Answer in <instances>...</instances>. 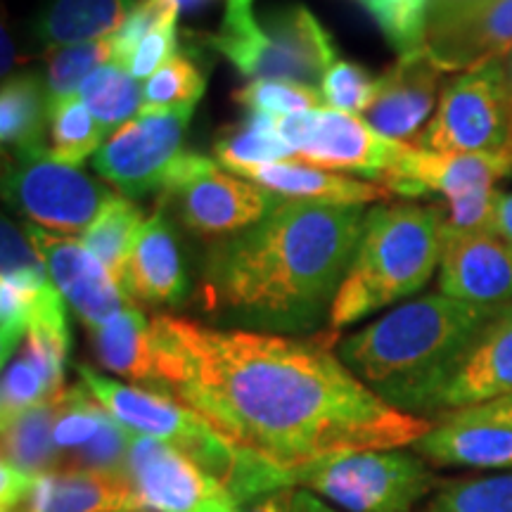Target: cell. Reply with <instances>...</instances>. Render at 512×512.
I'll return each instance as SVG.
<instances>
[{
	"instance_id": "obj_1",
	"label": "cell",
	"mask_w": 512,
	"mask_h": 512,
	"mask_svg": "<svg viewBox=\"0 0 512 512\" xmlns=\"http://www.w3.org/2000/svg\"><path fill=\"white\" fill-rule=\"evenodd\" d=\"M162 392L256 456L292 470L363 448H408L434 422L380 399L318 339L214 328L159 313Z\"/></svg>"
},
{
	"instance_id": "obj_2",
	"label": "cell",
	"mask_w": 512,
	"mask_h": 512,
	"mask_svg": "<svg viewBox=\"0 0 512 512\" xmlns=\"http://www.w3.org/2000/svg\"><path fill=\"white\" fill-rule=\"evenodd\" d=\"M363 207L283 200L266 219L214 242L202 309L242 330L294 335L330 318L366 226Z\"/></svg>"
},
{
	"instance_id": "obj_3",
	"label": "cell",
	"mask_w": 512,
	"mask_h": 512,
	"mask_svg": "<svg viewBox=\"0 0 512 512\" xmlns=\"http://www.w3.org/2000/svg\"><path fill=\"white\" fill-rule=\"evenodd\" d=\"M501 306L460 302L441 292L425 294L344 337L337 356L399 411L430 413V401L448 368Z\"/></svg>"
},
{
	"instance_id": "obj_4",
	"label": "cell",
	"mask_w": 512,
	"mask_h": 512,
	"mask_svg": "<svg viewBox=\"0 0 512 512\" xmlns=\"http://www.w3.org/2000/svg\"><path fill=\"white\" fill-rule=\"evenodd\" d=\"M441 242L439 204H375L332 302L330 328L342 330L420 292L439 271Z\"/></svg>"
},
{
	"instance_id": "obj_5",
	"label": "cell",
	"mask_w": 512,
	"mask_h": 512,
	"mask_svg": "<svg viewBox=\"0 0 512 512\" xmlns=\"http://www.w3.org/2000/svg\"><path fill=\"white\" fill-rule=\"evenodd\" d=\"M76 373L83 387L102 403V408L114 420H119L131 432L164 441L195 460L216 482H221L238 505L271 491L292 489L287 470L233 444L176 396L117 382L100 375L91 366H76Z\"/></svg>"
},
{
	"instance_id": "obj_6",
	"label": "cell",
	"mask_w": 512,
	"mask_h": 512,
	"mask_svg": "<svg viewBox=\"0 0 512 512\" xmlns=\"http://www.w3.org/2000/svg\"><path fill=\"white\" fill-rule=\"evenodd\" d=\"M287 479L339 512H411L432 491L425 460L403 448L335 453L292 467Z\"/></svg>"
},
{
	"instance_id": "obj_7",
	"label": "cell",
	"mask_w": 512,
	"mask_h": 512,
	"mask_svg": "<svg viewBox=\"0 0 512 512\" xmlns=\"http://www.w3.org/2000/svg\"><path fill=\"white\" fill-rule=\"evenodd\" d=\"M211 46L252 81L280 79L320 88L337 62L330 34L304 5L273 10L261 22L254 15L223 17Z\"/></svg>"
},
{
	"instance_id": "obj_8",
	"label": "cell",
	"mask_w": 512,
	"mask_h": 512,
	"mask_svg": "<svg viewBox=\"0 0 512 512\" xmlns=\"http://www.w3.org/2000/svg\"><path fill=\"white\" fill-rule=\"evenodd\" d=\"M280 202L283 197L197 152H183L159 200L190 233L214 242L256 226Z\"/></svg>"
},
{
	"instance_id": "obj_9",
	"label": "cell",
	"mask_w": 512,
	"mask_h": 512,
	"mask_svg": "<svg viewBox=\"0 0 512 512\" xmlns=\"http://www.w3.org/2000/svg\"><path fill=\"white\" fill-rule=\"evenodd\" d=\"M503 60L453 76L413 145L434 152L503 155L510 136Z\"/></svg>"
},
{
	"instance_id": "obj_10",
	"label": "cell",
	"mask_w": 512,
	"mask_h": 512,
	"mask_svg": "<svg viewBox=\"0 0 512 512\" xmlns=\"http://www.w3.org/2000/svg\"><path fill=\"white\" fill-rule=\"evenodd\" d=\"M3 195L34 226L74 235L86 233L117 192L83 174L79 166L60 164L43 155L12 159L5 166Z\"/></svg>"
},
{
	"instance_id": "obj_11",
	"label": "cell",
	"mask_w": 512,
	"mask_h": 512,
	"mask_svg": "<svg viewBox=\"0 0 512 512\" xmlns=\"http://www.w3.org/2000/svg\"><path fill=\"white\" fill-rule=\"evenodd\" d=\"M275 128L294 150L297 162L335 174L344 171L366 176L375 183H380L384 171L408 145L382 136L358 114L337 112L330 107L275 117Z\"/></svg>"
},
{
	"instance_id": "obj_12",
	"label": "cell",
	"mask_w": 512,
	"mask_h": 512,
	"mask_svg": "<svg viewBox=\"0 0 512 512\" xmlns=\"http://www.w3.org/2000/svg\"><path fill=\"white\" fill-rule=\"evenodd\" d=\"M192 112L138 114L117 128L93 155V169L124 197L162 190L183 155Z\"/></svg>"
},
{
	"instance_id": "obj_13",
	"label": "cell",
	"mask_w": 512,
	"mask_h": 512,
	"mask_svg": "<svg viewBox=\"0 0 512 512\" xmlns=\"http://www.w3.org/2000/svg\"><path fill=\"white\" fill-rule=\"evenodd\" d=\"M422 48L446 74L503 60L512 50V0H430Z\"/></svg>"
},
{
	"instance_id": "obj_14",
	"label": "cell",
	"mask_w": 512,
	"mask_h": 512,
	"mask_svg": "<svg viewBox=\"0 0 512 512\" xmlns=\"http://www.w3.org/2000/svg\"><path fill=\"white\" fill-rule=\"evenodd\" d=\"M24 233L46 266L50 280L86 328L105 323L126 306H133L131 297L121 290L98 256L83 245V240L57 235L34 223H27Z\"/></svg>"
},
{
	"instance_id": "obj_15",
	"label": "cell",
	"mask_w": 512,
	"mask_h": 512,
	"mask_svg": "<svg viewBox=\"0 0 512 512\" xmlns=\"http://www.w3.org/2000/svg\"><path fill=\"white\" fill-rule=\"evenodd\" d=\"M512 396V302L470 339L430 401V413H456Z\"/></svg>"
},
{
	"instance_id": "obj_16",
	"label": "cell",
	"mask_w": 512,
	"mask_h": 512,
	"mask_svg": "<svg viewBox=\"0 0 512 512\" xmlns=\"http://www.w3.org/2000/svg\"><path fill=\"white\" fill-rule=\"evenodd\" d=\"M510 174L512 166L501 155L434 152L408 143L399 159L384 171L380 185L408 200L441 195L446 202H456L475 192L496 190V181Z\"/></svg>"
},
{
	"instance_id": "obj_17",
	"label": "cell",
	"mask_w": 512,
	"mask_h": 512,
	"mask_svg": "<svg viewBox=\"0 0 512 512\" xmlns=\"http://www.w3.org/2000/svg\"><path fill=\"white\" fill-rule=\"evenodd\" d=\"M444 76V69L425 48L401 55L375 79L373 100L363 112V119L382 136L399 143H415L437 110Z\"/></svg>"
},
{
	"instance_id": "obj_18",
	"label": "cell",
	"mask_w": 512,
	"mask_h": 512,
	"mask_svg": "<svg viewBox=\"0 0 512 512\" xmlns=\"http://www.w3.org/2000/svg\"><path fill=\"white\" fill-rule=\"evenodd\" d=\"M126 475L145 512H192L211 498L228 494L195 460L136 432L131 434Z\"/></svg>"
},
{
	"instance_id": "obj_19",
	"label": "cell",
	"mask_w": 512,
	"mask_h": 512,
	"mask_svg": "<svg viewBox=\"0 0 512 512\" xmlns=\"http://www.w3.org/2000/svg\"><path fill=\"white\" fill-rule=\"evenodd\" d=\"M437 285L441 294L460 302H512V242L494 230L458 233L444 228Z\"/></svg>"
},
{
	"instance_id": "obj_20",
	"label": "cell",
	"mask_w": 512,
	"mask_h": 512,
	"mask_svg": "<svg viewBox=\"0 0 512 512\" xmlns=\"http://www.w3.org/2000/svg\"><path fill=\"white\" fill-rule=\"evenodd\" d=\"M124 290L131 302L150 306H176L188 294V273L164 204H157L133 242L124 268Z\"/></svg>"
},
{
	"instance_id": "obj_21",
	"label": "cell",
	"mask_w": 512,
	"mask_h": 512,
	"mask_svg": "<svg viewBox=\"0 0 512 512\" xmlns=\"http://www.w3.org/2000/svg\"><path fill=\"white\" fill-rule=\"evenodd\" d=\"M413 451L441 467L508 472L512 470V425L448 413Z\"/></svg>"
},
{
	"instance_id": "obj_22",
	"label": "cell",
	"mask_w": 512,
	"mask_h": 512,
	"mask_svg": "<svg viewBox=\"0 0 512 512\" xmlns=\"http://www.w3.org/2000/svg\"><path fill=\"white\" fill-rule=\"evenodd\" d=\"M233 174L271 190L273 195L283 197V200L335 204V207H366V204L387 202L392 197V192L382 188L380 183L356 181V178L335 174V171L302 164L297 159L238 166V169H233Z\"/></svg>"
},
{
	"instance_id": "obj_23",
	"label": "cell",
	"mask_w": 512,
	"mask_h": 512,
	"mask_svg": "<svg viewBox=\"0 0 512 512\" xmlns=\"http://www.w3.org/2000/svg\"><path fill=\"white\" fill-rule=\"evenodd\" d=\"M86 330L102 368L124 377L128 384L162 392L152 318L136 309V304Z\"/></svg>"
},
{
	"instance_id": "obj_24",
	"label": "cell",
	"mask_w": 512,
	"mask_h": 512,
	"mask_svg": "<svg viewBox=\"0 0 512 512\" xmlns=\"http://www.w3.org/2000/svg\"><path fill=\"white\" fill-rule=\"evenodd\" d=\"M138 0H48L36 19V36L48 48L112 38Z\"/></svg>"
},
{
	"instance_id": "obj_25",
	"label": "cell",
	"mask_w": 512,
	"mask_h": 512,
	"mask_svg": "<svg viewBox=\"0 0 512 512\" xmlns=\"http://www.w3.org/2000/svg\"><path fill=\"white\" fill-rule=\"evenodd\" d=\"M48 93L36 76L19 74L0 91V140L15 159L48 155Z\"/></svg>"
},
{
	"instance_id": "obj_26",
	"label": "cell",
	"mask_w": 512,
	"mask_h": 512,
	"mask_svg": "<svg viewBox=\"0 0 512 512\" xmlns=\"http://www.w3.org/2000/svg\"><path fill=\"white\" fill-rule=\"evenodd\" d=\"M128 475L93 470H55L46 477V512H140ZM145 512V510H143Z\"/></svg>"
},
{
	"instance_id": "obj_27",
	"label": "cell",
	"mask_w": 512,
	"mask_h": 512,
	"mask_svg": "<svg viewBox=\"0 0 512 512\" xmlns=\"http://www.w3.org/2000/svg\"><path fill=\"white\" fill-rule=\"evenodd\" d=\"M55 418L57 399L3 420V463L34 477L53 475L60 467L53 437Z\"/></svg>"
},
{
	"instance_id": "obj_28",
	"label": "cell",
	"mask_w": 512,
	"mask_h": 512,
	"mask_svg": "<svg viewBox=\"0 0 512 512\" xmlns=\"http://www.w3.org/2000/svg\"><path fill=\"white\" fill-rule=\"evenodd\" d=\"M147 219L131 197L117 195L102 209V214L93 221V226L83 233V245L102 261V266L112 273L124 290V268L136 242L140 228ZM126 292V290H124Z\"/></svg>"
},
{
	"instance_id": "obj_29",
	"label": "cell",
	"mask_w": 512,
	"mask_h": 512,
	"mask_svg": "<svg viewBox=\"0 0 512 512\" xmlns=\"http://www.w3.org/2000/svg\"><path fill=\"white\" fill-rule=\"evenodd\" d=\"M81 100L86 102L88 110L105 128L107 136L136 119L143 110V86L131 72H126L119 64H102L100 69L88 76L79 88Z\"/></svg>"
},
{
	"instance_id": "obj_30",
	"label": "cell",
	"mask_w": 512,
	"mask_h": 512,
	"mask_svg": "<svg viewBox=\"0 0 512 512\" xmlns=\"http://www.w3.org/2000/svg\"><path fill=\"white\" fill-rule=\"evenodd\" d=\"M50 114L48 157L60 164L81 166L86 157L95 155L105 145L107 131L98 124L93 112L79 93L53 102Z\"/></svg>"
},
{
	"instance_id": "obj_31",
	"label": "cell",
	"mask_w": 512,
	"mask_h": 512,
	"mask_svg": "<svg viewBox=\"0 0 512 512\" xmlns=\"http://www.w3.org/2000/svg\"><path fill=\"white\" fill-rule=\"evenodd\" d=\"M214 157L228 171L238 169V166L292 162V159H297L292 147L287 145V140L275 128L273 114H252L240 128L216 140Z\"/></svg>"
},
{
	"instance_id": "obj_32",
	"label": "cell",
	"mask_w": 512,
	"mask_h": 512,
	"mask_svg": "<svg viewBox=\"0 0 512 512\" xmlns=\"http://www.w3.org/2000/svg\"><path fill=\"white\" fill-rule=\"evenodd\" d=\"M112 415L102 408V403L88 392L83 384L67 387L57 396V418H55V446L60 451V463L64 458L74 456L83 446L102 432Z\"/></svg>"
},
{
	"instance_id": "obj_33",
	"label": "cell",
	"mask_w": 512,
	"mask_h": 512,
	"mask_svg": "<svg viewBox=\"0 0 512 512\" xmlns=\"http://www.w3.org/2000/svg\"><path fill=\"white\" fill-rule=\"evenodd\" d=\"M204 76L185 55H174L152 74L143 86V110L140 114L195 112L204 95Z\"/></svg>"
},
{
	"instance_id": "obj_34",
	"label": "cell",
	"mask_w": 512,
	"mask_h": 512,
	"mask_svg": "<svg viewBox=\"0 0 512 512\" xmlns=\"http://www.w3.org/2000/svg\"><path fill=\"white\" fill-rule=\"evenodd\" d=\"M112 57V38H102V41L91 43H76V46L50 48L46 76L48 107L57 100L79 93L83 81H86L95 69H100L102 64H110Z\"/></svg>"
},
{
	"instance_id": "obj_35",
	"label": "cell",
	"mask_w": 512,
	"mask_h": 512,
	"mask_svg": "<svg viewBox=\"0 0 512 512\" xmlns=\"http://www.w3.org/2000/svg\"><path fill=\"white\" fill-rule=\"evenodd\" d=\"M430 512H512V470L444 484Z\"/></svg>"
},
{
	"instance_id": "obj_36",
	"label": "cell",
	"mask_w": 512,
	"mask_h": 512,
	"mask_svg": "<svg viewBox=\"0 0 512 512\" xmlns=\"http://www.w3.org/2000/svg\"><path fill=\"white\" fill-rule=\"evenodd\" d=\"M233 100L252 114H273V117L306 114L325 107L320 88L280 79L249 81L233 93Z\"/></svg>"
},
{
	"instance_id": "obj_37",
	"label": "cell",
	"mask_w": 512,
	"mask_h": 512,
	"mask_svg": "<svg viewBox=\"0 0 512 512\" xmlns=\"http://www.w3.org/2000/svg\"><path fill=\"white\" fill-rule=\"evenodd\" d=\"M396 53L408 55L425 46L430 0H361Z\"/></svg>"
},
{
	"instance_id": "obj_38",
	"label": "cell",
	"mask_w": 512,
	"mask_h": 512,
	"mask_svg": "<svg viewBox=\"0 0 512 512\" xmlns=\"http://www.w3.org/2000/svg\"><path fill=\"white\" fill-rule=\"evenodd\" d=\"M57 396L60 394L53 392L38 363L27 351H22L5 366L3 389H0V415H3V420L15 418L29 408L57 399Z\"/></svg>"
},
{
	"instance_id": "obj_39",
	"label": "cell",
	"mask_w": 512,
	"mask_h": 512,
	"mask_svg": "<svg viewBox=\"0 0 512 512\" xmlns=\"http://www.w3.org/2000/svg\"><path fill=\"white\" fill-rule=\"evenodd\" d=\"M46 283L27 285L8 278L0 280V358H3V368L17 356L19 344L27 342L34 297L38 287Z\"/></svg>"
},
{
	"instance_id": "obj_40",
	"label": "cell",
	"mask_w": 512,
	"mask_h": 512,
	"mask_svg": "<svg viewBox=\"0 0 512 512\" xmlns=\"http://www.w3.org/2000/svg\"><path fill=\"white\" fill-rule=\"evenodd\" d=\"M178 15H181L178 0H138L136 8L131 10V15L121 24V29L112 36V62L126 69L133 53H136V48L140 46V41L157 27L178 22Z\"/></svg>"
},
{
	"instance_id": "obj_41",
	"label": "cell",
	"mask_w": 512,
	"mask_h": 512,
	"mask_svg": "<svg viewBox=\"0 0 512 512\" xmlns=\"http://www.w3.org/2000/svg\"><path fill=\"white\" fill-rule=\"evenodd\" d=\"M375 79H370L363 67L354 62L337 60L320 83L325 107L347 114H363L373 100Z\"/></svg>"
},
{
	"instance_id": "obj_42",
	"label": "cell",
	"mask_w": 512,
	"mask_h": 512,
	"mask_svg": "<svg viewBox=\"0 0 512 512\" xmlns=\"http://www.w3.org/2000/svg\"><path fill=\"white\" fill-rule=\"evenodd\" d=\"M178 38H176V22L164 24V27H157L155 31H150L140 46L133 53L131 62H128L126 72H131L138 81H147L152 74H157L159 69L164 67L171 57L178 55Z\"/></svg>"
},
{
	"instance_id": "obj_43",
	"label": "cell",
	"mask_w": 512,
	"mask_h": 512,
	"mask_svg": "<svg viewBox=\"0 0 512 512\" xmlns=\"http://www.w3.org/2000/svg\"><path fill=\"white\" fill-rule=\"evenodd\" d=\"M294 489H280L264 494L245 505H238V512H292Z\"/></svg>"
},
{
	"instance_id": "obj_44",
	"label": "cell",
	"mask_w": 512,
	"mask_h": 512,
	"mask_svg": "<svg viewBox=\"0 0 512 512\" xmlns=\"http://www.w3.org/2000/svg\"><path fill=\"white\" fill-rule=\"evenodd\" d=\"M456 413L465 415V418L508 422V425H512V396H505V399H498L494 403H484V406H477V408H465V411H456Z\"/></svg>"
},
{
	"instance_id": "obj_45",
	"label": "cell",
	"mask_w": 512,
	"mask_h": 512,
	"mask_svg": "<svg viewBox=\"0 0 512 512\" xmlns=\"http://www.w3.org/2000/svg\"><path fill=\"white\" fill-rule=\"evenodd\" d=\"M3 512H46V477L38 482L31 494L17 498L12 503H0Z\"/></svg>"
},
{
	"instance_id": "obj_46",
	"label": "cell",
	"mask_w": 512,
	"mask_h": 512,
	"mask_svg": "<svg viewBox=\"0 0 512 512\" xmlns=\"http://www.w3.org/2000/svg\"><path fill=\"white\" fill-rule=\"evenodd\" d=\"M494 233L503 235L512 242V192H498L496 214H494Z\"/></svg>"
},
{
	"instance_id": "obj_47",
	"label": "cell",
	"mask_w": 512,
	"mask_h": 512,
	"mask_svg": "<svg viewBox=\"0 0 512 512\" xmlns=\"http://www.w3.org/2000/svg\"><path fill=\"white\" fill-rule=\"evenodd\" d=\"M292 512H339V510L325 503L323 498H318L316 494H311V491L294 489V494H292Z\"/></svg>"
},
{
	"instance_id": "obj_48",
	"label": "cell",
	"mask_w": 512,
	"mask_h": 512,
	"mask_svg": "<svg viewBox=\"0 0 512 512\" xmlns=\"http://www.w3.org/2000/svg\"><path fill=\"white\" fill-rule=\"evenodd\" d=\"M503 76H505V100H508V119H510V136L508 145L503 150V159L512 166V50L510 55L503 60Z\"/></svg>"
},
{
	"instance_id": "obj_49",
	"label": "cell",
	"mask_w": 512,
	"mask_h": 512,
	"mask_svg": "<svg viewBox=\"0 0 512 512\" xmlns=\"http://www.w3.org/2000/svg\"><path fill=\"white\" fill-rule=\"evenodd\" d=\"M192 512H238V503H235L228 494H223V496L211 498L207 503H202L200 508H195Z\"/></svg>"
},
{
	"instance_id": "obj_50",
	"label": "cell",
	"mask_w": 512,
	"mask_h": 512,
	"mask_svg": "<svg viewBox=\"0 0 512 512\" xmlns=\"http://www.w3.org/2000/svg\"><path fill=\"white\" fill-rule=\"evenodd\" d=\"M252 15V0H226V19H238Z\"/></svg>"
},
{
	"instance_id": "obj_51",
	"label": "cell",
	"mask_w": 512,
	"mask_h": 512,
	"mask_svg": "<svg viewBox=\"0 0 512 512\" xmlns=\"http://www.w3.org/2000/svg\"><path fill=\"white\" fill-rule=\"evenodd\" d=\"M211 3V0H178V5H181L183 12H192V10H200L204 5Z\"/></svg>"
},
{
	"instance_id": "obj_52",
	"label": "cell",
	"mask_w": 512,
	"mask_h": 512,
	"mask_svg": "<svg viewBox=\"0 0 512 512\" xmlns=\"http://www.w3.org/2000/svg\"><path fill=\"white\" fill-rule=\"evenodd\" d=\"M140 512H143V510H140Z\"/></svg>"
}]
</instances>
